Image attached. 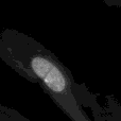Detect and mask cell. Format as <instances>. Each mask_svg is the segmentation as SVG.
Listing matches in <instances>:
<instances>
[{
  "label": "cell",
  "mask_w": 121,
  "mask_h": 121,
  "mask_svg": "<svg viewBox=\"0 0 121 121\" xmlns=\"http://www.w3.org/2000/svg\"><path fill=\"white\" fill-rule=\"evenodd\" d=\"M0 59L21 78L37 84L71 121H94L82 106L80 84L70 69L34 37L16 29H3Z\"/></svg>",
  "instance_id": "6da1fadb"
},
{
  "label": "cell",
  "mask_w": 121,
  "mask_h": 121,
  "mask_svg": "<svg viewBox=\"0 0 121 121\" xmlns=\"http://www.w3.org/2000/svg\"><path fill=\"white\" fill-rule=\"evenodd\" d=\"M102 2H104L107 6L109 8H121V0H101Z\"/></svg>",
  "instance_id": "277c9868"
},
{
  "label": "cell",
  "mask_w": 121,
  "mask_h": 121,
  "mask_svg": "<svg viewBox=\"0 0 121 121\" xmlns=\"http://www.w3.org/2000/svg\"><path fill=\"white\" fill-rule=\"evenodd\" d=\"M80 100L82 106L90 108L94 121H121V105L113 95H106L105 106H101L96 95L82 83L80 84Z\"/></svg>",
  "instance_id": "7a4b0ae2"
},
{
  "label": "cell",
  "mask_w": 121,
  "mask_h": 121,
  "mask_svg": "<svg viewBox=\"0 0 121 121\" xmlns=\"http://www.w3.org/2000/svg\"><path fill=\"white\" fill-rule=\"evenodd\" d=\"M0 121H32L18 111L0 103Z\"/></svg>",
  "instance_id": "3957f363"
}]
</instances>
